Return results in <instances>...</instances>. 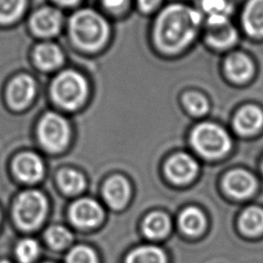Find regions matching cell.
Segmentation results:
<instances>
[{
  "label": "cell",
  "mask_w": 263,
  "mask_h": 263,
  "mask_svg": "<svg viewBox=\"0 0 263 263\" xmlns=\"http://www.w3.org/2000/svg\"><path fill=\"white\" fill-rule=\"evenodd\" d=\"M183 102L187 110L196 116L203 115L209 110V103L206 99L196 91H189L185 93Z\"/></svg>",
  "instance_id": "cell-26"
},
{
  "label": "cell",
  "mask_w": 263,
  "mask_h": 263,
  "mask_svg": "<svg viewBox=\"0 0 263 263\" xmlns=\"http://www.w3.org/2000/svg\"><path fill=\"white\" fill-rule=\"evenodd\" d=\"M179 223L184 232L194 235L202 231L205 225V219L198 209L188 208L181 214Z\"/></svg>",
  "instance_id": "cell-21"
},
{
  "label": "cell",
  "mask_w": 263,
  "mask_h": 263,
  "mask_svg": "<svg viewBox=\"0 0 263 263\" xmlns=\"http://www.w3.org/2000/svg\"><path fill=\"white\" fill-rule=\"evenodd\" d=\"M165 171L172 181L176 183H186L195 176L197 163L189 155L178 153L167 160Z\"/></svg>",
  "instance_id": "cell-9"
},
{
  "label": "cell",
  "mask_w": 263,
  "mask_h": 263,
  "mask_svg": "<svg viewBox=\"0 0 263 263\" xmlns=\"http://www.w3.org/2000/svg\"><path fill=\"white\" fill-rule=\"evenodd\" d=\"M38 137L41 144L49 151L64 149L70 138V128L66 119L55 113H47L38 126Z\"/></svg>",
  "instance_id": "cell-6"
},
{
  "label": "cell",
  "mask_w": 263,
  "mask_h": 263,
  "mask_svg": "<svg viewBox=\"0 0 263 263\" xmlns=\"http://www.w3.org/2000/svg\"><path fill=\"white\" fill-rule=\"evenodd\" d=\"M191 144L204 157L217 158L226 154L231 147L229 135L215 123L204 122L194 127Z\"/></svg>",
  "instance_id": "cell-4"
},
{
  "label": "cell",
  "mask_w": 263,
  "mask_h": 263,
  "mask_svg": "<svg viewBox=\"0 0 263 263\" xmlns=\"http://www.w3.org/2000/svg\"><path fill=\"white\" fill-rule=\"evenodd\" d=\"M26 6V0H0V23L9 24L17 20Z\"/></svg>",
  "instance_id": "cell-25"
},
{
  "label": "cell",
  "mask_w": 263,
  "mask_h": 263,
  "mask_svg": "<svg viewBox=\"0 0 263 263\" xmlns=\"http://www.w3.org/2000/svg\"><path fill=\"white\" fill-rule=\"evenodd\" d=\"M128 194V183L121 176H113L104 186L105 199L114 209L122 208L127 201Z\"/></svg>",
  "instance_id": "cell-14"
},
{
  "label": "cell",
  "mask_w": 263,
  "mask_h": 263,
  "mask_svg": "<svg viewBox=\"0 0 263 263\" xmlns=\"http://www.w3.org/2000/svg\"><path fill=\"white\" fill-rule=\"evenodd\" d=\"M46 201L38 191H26L20 195L14 206V218L24 229L37 227L44 218Z\"/></svg>",
  "instance_id": "cell-5"
},
{
  "label": "cell",
  "mask_w": 263,
  "mask_h": 263,
  "mask_svg": "<svg viewBox=\"0 0 263 263\" xmlns=\"http://www.w3.org/2000/svg\"><path fill=\"white\" fill-rule=\"evenodd\" d=\"M233 124L239 134H254L263 124V112L256 106H246L236 113Z\"/></svg>",
  "instance_id": "cell-13"
},
{
  "label": "cell",
  "mask_w": 263,
  "mask_h": 263,
  "mask_svg": "<svg viewBox=\"0 0 263 263\" xmlns=\"http://www.w3.org/2000/svg\"><path fill=\"white\" fill-rule=\"evenodd\" d=\"M127 0H102L103 4L109 9H118L125 4Z\"/></svg>",
  "instance_id": "cell-31"
},
{
  "label": "cell",
  "mask_w": 263,
  "mask_h": 263,
  "mask_svg": "<svg viewBox=\"0 0 263 263\" xmlns=\"http://www.w3.org/2000/svg\"><path fill=\"white\" fill-rule=\"evenodd\" d=\"M224 187L231 196L245 198L254 192L256 188V180L249 173L241 170H235L225 177Z\"/></svg>",
  "instance_id": "cell-11"
},
{
  "label": "cell",
  "mask_w": 263,
  "mask_h": 263,
  "mask_svg": "<svg viewBox=\"0 0 263 263\" xmlns=\"http://www.w3.org/2000/svg\"><path fill=\"white\" fill-rule=\"evenodd\" d=\"M70 218L78 226L91 227L102 220L103 211L95 200L84 198L72 204Z\"/></svg>",
  "instance_id": "cell-7"
},
{
  "label": "cell",
  "mask_w": 263,
  "mask_h": 263,
  "mask_svg": "<svg viewBox=\"0 0 263 263\" xmlns=\"http://www.w3.org/2000/svg\"><path fill=\"white\" fill-rule=\"evenodd\" d=\"M47 242L54 249H62L71 241L70 232L61 226L50 227L45 234Z\"/></svg>",
  "instance_id": "cell-27"
},
{
  "label": "cell",
  "mask_w": 263,
  "mask_h": 263,
  "mask_svg": "<svg viewBox=\"0 0 263 263\" xmlns=\"http://www.w3.org/2000/svg\"><path fill=\"white\" fill-rule=\"evenodd\" d=\"M67 263H97V258L92 250L79 246L70 252L67 257Z\"/></svg>",
  "instance_id": "cell-29"
},
{
  "label": "cell",
  "mask_w": 263,
  "mask_h": 263,
  "mask_svg": "<svg viewBox=\"0 0 263 263\" xmlns=\"http://www.w3.org/2000/svg\"><path fill=\"white\" fill-rule=\"evenodd\" d=\"M262 168H263V163H262Z\"/></svg>",
  "instance_id": "cell-34"
},
{
  "label": "cell",
  "mask_w": 263,
  "mask_h": 263,
  "mask_svg": "<svg viewBox=\"0 0 263 263\" xmlns=\"http://www.w3.org/2000/svg\"><path fill=\"white\" fill-rule=\"evenodd\" d=\"M1 263H8V262H5V261H3V262H1Z\"/></svg>",
  "instance_id": "cell-33"
},
{
  "label": "cell",
  "mask_w": 263,
  "mask_h": 263,
  "mask_svg": "<svg viewBox=\"0 0 263 263\" xmlns=\"http://www.w3.org/2000/svg\"><path fill=\"white\" fill-rule=\"evenodd\" d=\"M35 62L43 70H52L58 68L63 62L61 49L52 43H43L35 49Z\"/></svg>",
  "instance_id": "cell-18"
},
{
  "label": "cell",
  "mask_w": 263,
  "mask_h": 263,
  "mask_svg": "<svg viewBox=\"0 0 263 263\" xmlns=\"http://www.w3.org/2000/svg\"><path fill=\"white\" fill-rule=\"evenodd\" d=\"M242 24L252 36H263V0H250L242 13Z\"/></svg>",
  "instance_id": "cell-16"
},
{
  "label": "cell",
  "mask_w": 263,
  "mask_h": 263,
  "mask_svg": "<svg viewBox=\"0 0 263 263\" xmlns=\"http://www.w3.org/2000/svg\"><path fill=\"white\" fill-rule=\"evenodd\" d=\"M31 26L37 35L44 37L55 35L62 26V14L53 8H42L32 16Z\"/></svg>",
  "instance_id": "cell-10"
},
{
  "label": "cell",
  "mask_w": 263,
  "mask_h": 263,
  "mask_svg": "<svg viewBox=\"0 0 263 263\" xmlns=\"http://www.w3.org/2000/svg\"><path fill=\"white\" fill-rule=\"evenodd\" d=\"M39 247L38 243L33 239H24L22 240L16 248L17 259L22 263L32 262L38 255Z\"/></svg>",
  "instance_id": "cell-28"
},
{
  "label": "cell",
  "mask_w": 263,
  "mask_h": 263,
  "mask_svg": "<svg viewBox=\"0 0 263 263\" xmlns=\"http://www.w3.org/2000/svg\"><path fill=\"white\" fill-rule=\"evenodd\" d=\"M144 233L150 238H160L170 230V220L161 213H152L146 217L143 223Z\"/></svg>",
  "instance_id": "cell-20"
},
{
  "label": "cell",
  "mask_w": 263,
  "mask_h": 263,
  "mask_svg": "<svg viewBox=\"0 0 263 263\" xmlns=\"http://www.w3.org/2000/svg\"><path fill=\"white\" fill-rule=\"evenodd\" d=\"M236 37V31L229 22L221 25L208 26L205 34L206 41L217 48H225L232 45L235 42Z\"/></svg>",
  "instance_id": "cell-17"
},
{
  "label": "cell",
  "mask_w": 263,
  "mask_h": 263,
  "mask_svg": "<svg viewBox=\"0 0 263 263\" xmlns=\"http://www.w3.org/2000/svg\"><path fill=\"white\" fill-rule=\"evenodd\" d=\"M54 1L62 5H73V4H76L79 0H54Z\"/></svg>",
  "instance_id": "cell-32"
},
{
  "label": "cell",
  "mask_w": 263,
  "mask_h": 263,
  "mask_svg": "<svg viewBox=\"0 0 263 263\" xmlns=\"http://www.w3.org/2000/svg\"><path fill=\"white\" fill-rule=\"evenodd\" d=\"M201 8L208 16V26L229 22L231 7L227 0H201Z\"/></svg>",
  "instance_id": "cell-19"
},
{
  "label": "cell",
  "mask_w": 263,
  "mask_h": 263,
  "mask_svg": "<svg viewBox=\"0 0 263 263\" xmlns=\"http://www.w3.org/2000/svg\"><path fill=\"white\" fill-rule=\"evenodd\" d=\"M240 228L247 234L255 235L263 231V210L257 206L247 209L240 216Z\"/></svg>",
  "instance_id": "cell-22"
},
{
  "label": "cell",
  "mask_w": 263,
  "mask_h": 263,
  "mask_svg": "<svg viewBox=\"0 0 263 263\" xmlns=\"http://www.w3.org/2000/svg\"><path fill=\"white\" fill-rule=\"evenodd\" d=\"M126 263H166V258L158 248L141 247L128 255Z\"/></svg>",
  "instance_id": "cell-23"
},
{
  "label": "cell",
  "mask_w": 263,
  "mask_h": 263,
  "mask_svg": "<svg viewBox=\"0 0 263 263\" xmlns=\"http://www.w3.org/2000/svg\"><path fill=\"white\" fill-rule=\"evenodd\" d=\"M61 188L70 194L80 192L85 186V180L81 174L73 170H64L59 175Z\"/></svg>",
  "instance_id": "cell-24"
},
{
  "label": "cell",
  "mask_w": 263,
  "mask_h": 263,
  "mask_svg": "<svg viewBox=\"0 0 263 263\" xmlns=\"http://www.w3.org/2000/svg\"><path fill=\"white\" fill-rule=\"evenodd\" d=\"M224 69L227 76L235 82H245L253 74V64L242 53L230 54L225 61Z\"/></svg>",
  "instance_id": "cell-15"
},
{
  "label": "cell",
  "mask_w": 263,
  "mask_h": 263,
  "mask_svg": "<svg viewBox=\"0 0 263 263\" xmlns=\"http://www.w3.org/2000/svg\"><path fill=\"white\" fill-rule=\"evenodd\" d=\"M160 2L161 0H138L140 8L146 12L155 9Z\"/></svg>",
  "instance_id": "cell-30"
},
{
  "label": "cell",
  "mask_w": 263,
  "mask_h": 263,
  "mask_svg": "<svg viewBox=\"0 0 263 263\" xmlns=\"http://www.w3.org/2000/svg\"><path fill=\"white\" fill-rule=\"evenodd\" d=\"M200 22L201 14L197 10L181 4H172L160 12L155 22V41L162 50H181L193 40Z\"/></svg>",
  "instance_id": "cell-1"
},
{
  "label": "cell",
  "mask_w": 263,
  "mask_h": 263,
  "mask_svg": "<svg viewBox=\"0 0 263 263\" xmlns=\"http://www.w3.org/2000/svg\"><path fill=\"white\" fill-rule=\"evenodd\" d=\"M13 170L22 181L33 183L42 177L43 163L37 155L33 153H23L14 159Z\"/></svg>",
  "instance_id": "cell-12"
},
{
  "label": "cell",
  "mask_w": 263,
  "mask_h": 263,
  "mask_svg": "<svg viewBox=\"0 0 263 263\" xmlns=\"http://www.w3.org/2000/svg\"><path fill=\"white\" fill-rule=\"evenodd\" d=\"M70 34L74 43L85 50L102 47L109 37L107 21L97 11L82 9L70 20Z\"/></svg>",
  "instance_id": "cell-2"
},
{
  "label": "cell",
  "mask_w": 263,
  "mask_h": 263,
  "mask_svg": "<svg viewBox=\"0 0 263 263\" xmlns=\"http://www.w3.org/2000/svg\"><path fill=\"white\" fill-rule=\"evenodd\" d=\"M35 82L28 75L15 77L9 84L7 97L8 102L14 109L25 108L35 95Z\"/></svg>",
  "instance_id": "cell-8"
},
{
  "label": "cell",
  "mask_w": 263,
  "mask_h": 263,
  "mask_svg": "<svg viewBox=\"0 0 263 263\" xmlns=\"http://www.w3.org/2000/svg\"><path fill=\"white\" fill-rule=\"evenodd\" d=\"M51 95L53 100L63 108L76 109L86 98V80L78 72L64 71L54 78L51 85Z\"/></svg>",
  "instance_id": "cell-3"
}]
</instances>
